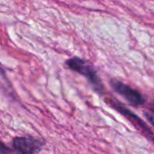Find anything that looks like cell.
Returning a JSON list of instances; mask_svg holds the SVG:
<instances>
[{
	"mask_svg": "<svg viewBox=\"0 0 154 154\" xmlns=\"http://www.w3.org/2000/svg\"><path fill=\"white\" fill-rule=\"evenodd\" d=\"M65 66L69 69L74 70L85 77L92 84L96 92H98L99 94H103L104 92L103 84L101 81L97 71L88 61L79 57H73L65 61Z\"/></svg>",
	"mask_w": 154,
	"mask_h": 154,
	"instance_id": "cell-1",
	"label": "cell"
},
{
	"mask_svg": "<svg viewBox=\"0 0 154 154\" xmlns=\"http://www.w3.org/2000/svg\"><path fill=\"white\" fill-rule=\"evenodd\" d=\"M110 85L112 88L120 96H122L130 105L133 106H143L145 103V97L140 91L120 81L119 79H111Z\"/></svg>",
	"mask_w": 154,
	"mask_h": 154,
	"instance_id": "cell-2",
	"label": "cell"
},
{
	"mask_svg": "<svg viewBox=\"0 0 154 154\" xmlns=\"http://www.w3.org/2000/svg\"><path fill=\"white\" fill-rule=\"evenodd\" d=\"M44 145V141L43 139L32 135L17 136L12 141L13 150L17 154H36L42 150Z\"/></svg>",
	"mask_w": 154,
	"mask_h": 154,
	"instance_id": "cell-3",
	"label": "cell"
},
{
	"mask_svg": "<svg viewBox=\"0 0 154 154\" xmlns=\"http://www.w3.org/2000/svg\"><path fill=\"white\" fill-rule=\"evenodd\" d=\"M107 101H109V104L115 109L117 110L120 114H122L123 116H125L128 120H130L136 127H138L140 130L143 131L147 135L151 136L153 138V134L152 132L151 131V129L148 127V125L140 118L138 117L133 111H131L130 109H128L125 106H123L122 103L116 101V100H113V99H108Z\"/></svg>",
	"mask_w": 154,
	"mask_h": 154,
	"instance_id": "cell-4",
	"label": "cell"
},
{
	"mask_svg": "<svg viewBox=\"0 0 154 154\" xmlns=\"http://www.w3.org/2000/svg\"><path fill=\"white\" fill-rule=\"evenodd\" d=\"M14 152V150L7 146L5 143L0 141V154H12Z\"/></svg>",
	"mask_w": 154,
	"mask_h": 154,
	"instance_id": "cell-5",
	"label": "cell"
},
{
	"mask_svg": "<svg viewBox=\"0 0 154 154\" xmlns=\"http://www.w3.org/2000/svg\"><path fill=\"white\" fill-rule=\"evenodd\" d=\"M145 116H146V118L148 119V121L152 124V125L153 126L154 128V116H152V115H150L149 113H145ZM152 141L154 142V136L153 138H152Z\"/></svg>",
	"mask_w": 154,
	"mask_h": 154,
	"instance_id": "cell-6",
	"label": "cell"
},
{
	"mask_svg": "<svg viewBox=\"0 0 154 154\" xmlns=\"http://www.w3.org/2000/svg\"><path fill=\"white\" fill-rule=\"evenodd\" d=\"M150 110L152 111V113L154 115V100L150 104Z\"/></svg>",
	"mask_w": 154,
	"mask_h": 154,
	"instance_id": "cell-7",
	"label": "cell"
}]
</instances>
